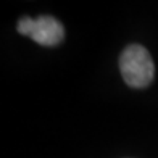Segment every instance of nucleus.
<instances>
[{
	"label": "nucleus",
	"mask_w": 158,
	"mask_h": 158,
	"mask_svg": "<svg viewBox=\"0 0 158 158\" xmlns=\"http://www.w3.org/2000/svg\"><path fill=\"white\" fill-rule=\"evenodd\" d=\"M121 76L129 87L145 89L153 81L155 66L148 50L140 44L127 45L119 56Z\"/></svg>",
	"instance_id": "obj_1"
},
{
	"label": "nucleus",
	"mask_w": 158,
	"mask_h": 158,
	"mask_svg": "<svg viewBox=\"0 0 158 158\" xmlns=\"http://www.w3.org/2000/svg\"><path fill=\"white\" fill-rule=\"evenodd\" d=\"M18 32L29 37L40 45H58L64 37V27L53 16H39V18H21L18 21Z\"/></svg>",
	"instance_id": "obj_2"
}]
</instances>
